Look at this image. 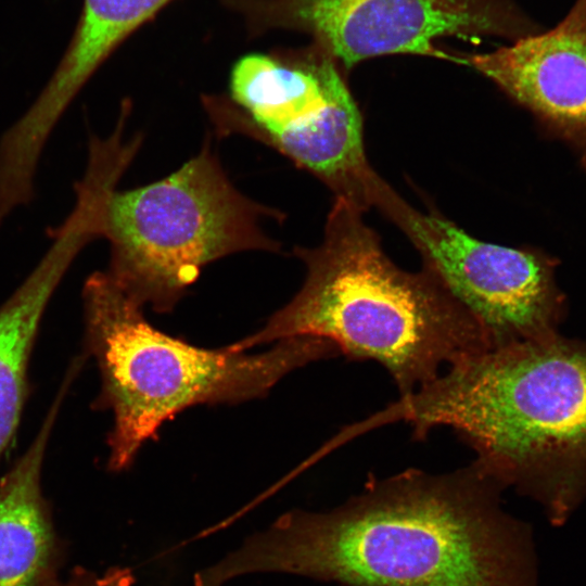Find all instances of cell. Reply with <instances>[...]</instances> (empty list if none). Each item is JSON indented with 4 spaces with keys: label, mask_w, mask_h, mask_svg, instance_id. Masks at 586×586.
Returning <instances> with one entry per match:
<instances>
[{
    "label": "cell",
    "mask_w": 586,
    "mask_h": 586,
    "mask_svg": "<svg viewBox=\"0 0 586 586\" xmlns=\"http://www.w3.org/2000/svg\"><path fill=\"white\" fill-rule=\"evenodd\" d=\"M474 461L379 480L329 512L294 510L206 571L220 586L277 571L341 586H536L527 527Z\"/></svg>",
    "instance_id": "6da1fadb"
},
{
    "label": "cell",
    "mask_w": 586,
    "mask_h": 586,
    "mask_svg": "<svg viewBox=\"0 0 586 586\" xmlns=\"http://www.w3.org/2000/svg\"><path fill=\"white\" fill-rule=\"evenodd\" d=\"M446 368L367 418V426L404 421L416 440L450 428L486 474L562 523L586 494V341L556 331Z\"/></svg>",
    "instance_id": "7a4b0ae2"
},
{
    "label": "cell",
    "mask_w": 586,
    "mask_h": 586,
    "mask_svg": "<svg viewBox=\"0 0 586 586\" xmlns=\"http://www.w3.org/2000/svg\"><path fill=\"white\" fill-rule=\"evenodd\" d=\"M362 212L336 198L321 244L294 251L306 266L300 291L232 349L323 339L349 360L379 362L400 396L436 379L443 366L491 349L481 324L432 273L405 271L388 258Z\"/></svg>",
    "instance_id": "3957f363"
},
{
    "label": "cell",
    "mask_w": 586,
    "mask_h": 586,
    "mask_svg": "<svg viewBox=\"0 0 586 586\" xmlns=\"http://www.w3.org/2000/svg\"><path fill=\"white\" fill-rule=\"evenodd\" d=\"M86 352L101 375L97 409L113 412L109 468L131 464L161 425L194 405L238 404L259 398L285 374L311 361L337 356L330 342L314 336L278 341L249 355L230 346L207 349L154 328L142 306L104 272L82 290Z\"/></svg>",
    "instance_id": "277c9868"
},
{
    "label": "cell",
    "mask_w": 586,
    "mask_h": 586,
    "mask_svg": "<svg viewBox=\"0 0 586 586\" xmlns=\"http://www.w3.org/2000/svg\"><path fill=\"white\" fill-rule=\"evenodd\" d=\"M278 215L239 192L206 143L169 176L106 195L99 222L111 246L106 273L142 307L168 313L207 264L279 250L260 227Z\"/></svg>",
    "instance_id": "5b68a950"
},
{
    "label": "cell",
    "mask_w": 586,
    "mask_h": 586,
    "mask_svg": "<svg viewBox=\"0 0 586 586\" xmlns=\"http://www.w3.org/2000/svg\"><path fill=\"white\" fill-rule=\"evenodd\" d=\"M229 87L232 104L206 101L216 123L258 136L337 196L369 205L378 176L366 158L358 107L331 55L316 44L251 53L232 67Z\"/></svg>",
    "instance_id": "8992f818"
},
{
    "label": "cell",
    "mask_w": 586,
    "mask_h": 586,
    "mask_svg": "<svg viewBox=\"0 0 586 586\" xmlns=\"http://www.w3.org/2000/svg\"><path fill=\"white\" fill-rule=\"evenodd\" d=\"M370 205L407 233L424 269L475 318L491 348L558 331L565 297L556 280L557 258L476 240L436 214L415 209L381 178Z\"/></svg>",
    "instance_id": "52a82bcc"
},
{
    "label": "cell",
    "mask_w": 586,
    "mask_h": 586,
    "mask_svg": "<svg viewBox=\"0 0 586 586\" xmlns=\"http://www.w3.org/2000/svg\"><path fill=\"white\" fill-rule=\"evenodd\" d=\"M252 33L301 30L345 67L395 53L466 63L437 49L445 36L518 40L540 27L510 0H221Z\"/></svg>",
    "instance_id": "ba28073f"
},
{
    "label": "cell",
    "mask_w": 586,
    "mask_h": 586,
    "mask_svg": "<svg viewBox=\"0 0 586 586\" xmlns=\"http://www.w3.org/2000/svg\"><path fill=\"white\" fill-rule=\"evenodd\" d=\"M466 63L528 109L586 169V0L555 27Z\"/></svg>",
    "instance_id": "9c48e42d"
},
{
    "label": "cell",
    "mask_w": 586,
    "mask_h": 586,
    "mask_svg": "<svg viewBox=\"0 0 586 586\" xmlns=\"http://www.w3.org/2000/svg\"><path fill=\"white\" fill-rule=\"evenodd\" d=\"M21 285L0 305V461L15 437L28 396V366L47 306L78 253L92 241L71 216Z\"/></svg>",
    "instance_id": "30bf717a"
},
{
    "label": "cell",
    "mask_w": 586,
    "mask_h": 586,
    "mask_svg": "<svg viewBox=\"0 0 586 586\" xmlns=\"http://www.w3.org/2000/svg\"><path fill=\"white\" fill-rule=\"evenodd\" d=\"M62 382L27 450L0 480V586H47L54 537L40 487L44 454L69 388Z\"/></svg>",
    "instance_id": "8fae6325"
},
{
    "label": "cell",
    "mask_w": 586,
    "mask_h": 586,
    "mask_svg": "<svg viewBox=\"0 0 586 586\" xmlns=\"http://www.w3.org/2000/svg\"><path fill=\"white\" fill-rule=\"evenodd\" d=\"M173 0H84L69 44L28 107L30 119L52 129L104 61Z\"/></svg>",
    "instance_id": "7c38bea8"
},
{
    "label": "cell",
    "mask_w": 586,
    "mask_h": 586,
    "mask_svg": "<svg viewBox=\"0 0 586 586\" xmlns=\"http://www.w3.org/2000/svg\"><path fill=\"white\" fill-rule=\"evenodd\" d=\"M132 576L129 570L116 569L101 577L91 578L74 586H131Z\"/></svg>",
    "instance_id": "4fadbf2b"
}]
</instances>
